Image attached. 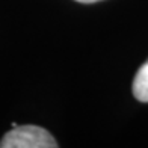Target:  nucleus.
I'll return each mask as SVG.
<instances>
[{"label":"nucleus","instance_id":"1","mask_svg":"<svg viewBox=\"0 0 148 148\" xmlns=\"http://www.w3.org/2000/svg\"><path fill=\"white\" fill-rule=\"evenodd\" d=\"M55 138L42 127L17 125L3 136L0 148H56Z\"/></svg>","mask_w":148,"mask_h":148},{"label":"nucleus","instance_id":"2","mask_svg":"<svg viewBox=\"0 0 148 148\" xmlns=\"http://www.w3.org/2000/svg\"><path fill=\"white\" fill-rule=\"evenodd\" d=\"M133 95L140 103H148V60L136 73L133 80Z\"/></svg>","mask_w":148,"mask_h":148},{"label":"nucleus","instance_id":"3","mask_svg":"<svg viewBox=\"0 0 148 148\" xmlns=\"http://www.w3.org/2000/svg\"><path fill=\"white\" fill-rule=\"evenodd\" d=\"M76 2H80V3H95V2H100V0H76Z\"/></svg>","mask_w":148,"mask_h":148}]
</instances>
